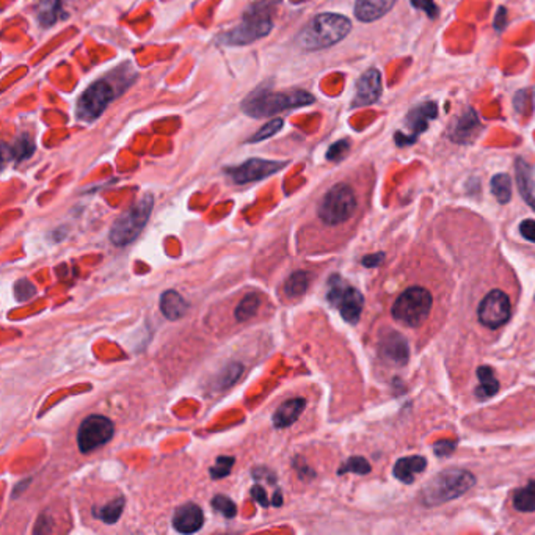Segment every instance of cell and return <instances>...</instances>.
Returning a JSON list of instances; mask_svg holds the SVG:
<instances>
[{"mask_svg":"<svg viewBox=\"0 0 535 535\" xmlns=\"http://www.w3.org/2000/svg\"><path fill=\"white\" fill-rule=\"evenodd\" d=\"M314 101V96L305 90L270 91L266 88H259L255 93L245 97L242 102V110L247 115L253 116V118H264V116L276 115L285 112V110L310 106Z\"/></svg>","mask_w":535,"mask_h":535,"instance_id":"6da1fadb","label":"cell"},{"mask_svg":"<svg viewBox=\"0 0 535 535\" xmlns=\"http://www.w3.org/2000/svg\"><path fill=\"white\" fill-rule=\"evenodd\" d=\"M352 30L349 17L336 13L316 16L298 35V45L305 51H321L337 45Z\"/></svg>","mask_w":535,"mask_h":535,"instance_id":"7a4b0ae2","label":"cell"},{"mask_svg":"<svg viewBox=\"0 0 535 535\" xmlns=\"http://www.w3.org/2000/svg\"><path fill=\"white\" fill-rule=\"evenodd\" d=\"M272 29L273 21L270 5L267 2H259L248 8L236 29L220 35L218 41L226 46H245L267 36L272 32Z\"/></svg>","mask_w":535,"mask_h":535,"instance_id":"3957f363","label":"cell"},{"mask_svg":"<svg viewBox=\"0 0 535 535\" xmlns=\"http://www.w3.org/2000/svg\"><path fill=\"white\" fill-rule=\"evenodd\" d=\"M476 484V477L465 470H446L436 474L422 490L426 506H440L463 496Z\"/></svg>","mask_w":535,"mask_h":535,"instance_id":"277c9868","label":"cell"},{"mask_svg":"<svg viewBox=\"0 0 535 535\" xmlns=\"http://www.w3.org/2000/svg\"><path fill=\"white\" fill-rule=\"evenodd\" d=\"M127 76L121 77H104L91 83L85 90V93L79 97L76 112L77 116L83 121H93L104 113V110L112 102L121 91H125L129 83L121 82L126 81Z\"/></svg>","mask_w":535,"mask_h":535,"instance_id":"5b68a950","label":"cell"},{"mask_svg":"<svg viewBox=\"0 0 535 535\" xmlns=\"http://www.w3.org/2000/svg\"><path fill=\"white\" fill-rule=\"evenodd\" d=\"M433 297L426 287L413 286L405 289L392 303L391 314L399 324L408 328H417L427 321L432 311Z\"/></svg>","mask_w":535,"mask_h":535,"instance_id":"8992f818","label":"cell"},{"mask_svg":"<svg viewBox=\"0 0 535 535\" xmlns=\"http://www.w3.org/2000/svg\"><path fill=\"white\" fill-rule=\"evenodd\" d=\"M152 205H154L152 195H145L137 205H134L129 211L121 214L113 223L112 230H110V241L116 247H125V245L134 242L150 220Z\"/></svg>","mask_w":535,"mask_h":535,"instance_id":"52a82bcc","label":"cell"},{"mask_svg":"<svg viewBox=\"0 0 535 535\" xmlns=\"http://www.w3.org/2000/svg\"><path fill=\"white\" fill-rule=\"evenodd\" d=\"M358 206L356 195L349 184H336L331 187L319 206V217L328 226L346 223Z\"/></svg>","mask_w":535,"mask_h":535,"instance_id":"ba28073f","label":"cell"},{"mask_svg":"<svg viewBox=\"0 0 535 535\" xmlns=\"http://www.w3.org/2000/svg\"><path fill=\"white\" fill-rule=\"evenodd\" d=\"M327 298L331 305L340 310L344 321H347L349 324H356L360 321L365 298H362L358 289L349 286L340 276H333L330 280Z\"/></svg>","mask_w":535,"mask_h":535,"instance_id":"9c48e42d","label":"cell"},{"mask_svg":"<svg viewBox=\"0 0 535 535\" xmlns=\"http://www.w3.org/2000/svg\"><path fill=\"white\" fill-rule=\"evenodd\" d=\"M115 433L113 422L106 416L91 415L85 417L77 432V445L81 452L87 454L112 440Z\"/></svg>","mask_w":535,"mask_h":535,"instance_id":"30bf717a","label":"cell"},{"mask_svg":"<svg viewBox=\"0 0 535 535\" xmlns=\"http://www.w3.org/2000/svg\"><path fill=\"white\" fill-rule=\"evenodd\" d=\"M512 316V303L506 292L495 289L482 298L477 310V317L484 327L496 330L506 325Z\"/></svg>","mask_w":535,"mask_h":535,"instance_id":"8fae6325","label":"cell"},{"mask_svg":"<svg viewBox=\"0 0 535 535\" xmlns=\"http://www.w3.org/2000/svg\"><path fill=\"white\" fill-rule=\"evenodd\" d=\"M285 167L286 162L266 161V159H250V161L237 165V167L226 168V175L236 184H248L272 176L276 171H280Z\"/></svg>","mask_w":535,"mask_h":535,"instance_id":"7c38bea8","label":"cell"},{"mask_svg":"<svg viewBox=\"0 0 535 535\" xmlns=\"http://www.w3.org/2000/svg\"><path fill=\"white\" fill-rule=\"evenodd\" d=\"M436 113H438V107H436L435 102H426L415 107L407 115V118H405V125H407V127L410 129V132L408 134L397 132L394 135L396 143L401 146L415 143L417 135L426 131L429 127V122L436 118Z\"/></svg>","mask_w":535,"mask_h":535,"instance_id":"4fadbf2b","label":"cell"},{"mask_svg":"<svg viewBox=\"0 0 535 535\" xmlns=\"http://www.w3.org/2000/svg\"><path fill=\"white\" fill-rule=\"evenodd\" d=\"M383 85H381V74L375 67L367 70L360 81L356 82V93L353 97V107H362L375 104L381 96Z\"/></svg>","mask_w":535,"mask_h":535,"instance_id":"5bb4252c","label":"cell"},{"mask_svg":"<svg viewBox=\"0 0 535 535\" xmlns=\"http://www.w3.org/2000/svg\"><path fill=\"white\" fill-rule=\"evenodd\" d=\"M378 353L386 362L392 366H404L408 362L410 350L408 344L402 335L396 331H390L388 335L381 336L378 344Z\"/></svg>","mask_w":535,"mask_h":535,"instance_id":"9a60e30c","label":"cell"},{"mask_svg":"<svg viewBox=\"0 0 535 535\" xmlns=\"http://www.w3.org/2000/svg\"><path fill=\"white\" fill-rule=\"evenodd\" d=\"M205 522V513L196 504H184L173 516V527L181 534H193L200 531Z\"/></svg>","mask_w":535,"mask_h":535,"instance_id":"2e32d148","label":"cell"},{"mask_svg":"<svg viewBox=\"0 0 535 535\" xmlns=\"http://www.w3.org/2000/svg\"><path fill=\"white\" fill-rule=\"evenodd\" d=\"M397 0H356L355 16L361 22H374L390 13Z\"/></svg>","mask_w":535,"mask_h":535,"instance_id":"e0dca14e","label":"cell"},{"mask_svg":"<svg viewBox=\"0 0 535 535\" xmlns=\"http://www.w3.org/2000/svg\"><path fill=\"white\" fill-rule=\"evenodd\" d=\"M482 131L481 121L476 116V113L472 110H468L463 116H460L452 127L451 132V138L457 143H470V141L474 140L479 132Z\"/></svg>","mask_w":535,"mask_h":535,"instance_id":"ac0fdd59","label":"cell"},{"mask_svg":"<svg viewBox=\"0 0 535 535\" xmlns=\"http://www.w3.org/2000/svg\"><path fill=\"white\" fill-rule=\"evenodd\" d=\"M305 407L306 401L303 397H295L291 399V401L281 404L273 415V426L276 429H286L292 426V424L298 420L300 415L303 413Z\"/></svg>","mask_w":535,"mask_h":535,"instance_id":"d6986e66","label":"cell"},{"mask_svg":"<svg viewBox=\"0 0 535 535\" xmlns=\"http://www.w3.org/2000/svg\"><path fill=\"white\" fill-rule=\"evenodd\" d=\"M427 468V460L420 455L404 457L394 465V477L404 484H411L415 477Z\"/></svg>","mask_w":535,"mask_h":535,"instance_id":"ffe728a7","label":"cell"},{"mask_svg":"<svg viewBox=\"0 0 535 535\" xmlns=\"http://www.w3.org/2000/svg\"><path fill=\"white\" fill-rule=\"evenodd\" d=\"M189 310V303L184 300L182 295L176 291H167L161 297V311L162 314L170 321H177L186 316Z\"/></svg>","mask_w":535,"mask_h":535,"instance_id":"44dd1931","label":"cell"},{"mask_svg":"<svg viewBox=\"0 0 535 535\" xmlns=\"http://www.w3.org/2000/svg\"><path fill=\"white\" fill-rule=\"evenodd\" d=\"M515 168H516V179H518V186H520V192L522 195V198H525L527 205L535 211V182L532 176V168L529 167L522 159H518V161H516Z\"/></svg>","mask_w":535,"mask_h":535,"instance_id":"7402d4cb","label":"cell"},{"mask_svg":"<svg viewBox=\"0 0 535 535\" xmlns=\"http://www.w3.org/2000/svg\"><path fill=\"white\" fill-rule=\"evenodd\" d=\"M477 377H479V388L476 390V396L479 399H490L500 391V381L496 380L493 369L488 366L479 367L477 369Z\"/></svg>","mask_w":535,"mask_h":535,"instance_id":"603a6c76","label":"cell"},{"mask_svg":"<svg viewBox=\"0 0 535 535\" xmlns=\"http://www.w3.org/2000/svg\"><path fill=\"white\" fill-rule=\"evenodd\" d=\"M310 286V275L305 270H297L294 272L285 282V294L289 298L301 297Z\"/></svg>","mask_w":535,"mask_h":535,"instance_id":"cb8c5ba5","label":"cell"},{"mask_svg":"<svg viewBox=\"0 0 535 535\" xmlns=\"http://www.w3.org/2000/svg\"><path fill=\"white\" fill-rule=\"evenodd\" d=\"M513 506L516 510H520V512H535V481H531L526 487L515 491Z\"/></svg>","mask_w":535,"mask_h":535,"instance_id":"d4e9b609","label":"cell"},{"mask_svg":"<svg viewBox=\"0 0 535 535\" xmlns=\"http://www.w3.org/2000/svg\"><path fill=\"white\" fill-rule=\"evenodd\" d=\"M491 193L495 195V198L501 202V205H507L512 198V181L510 176L506 173L496 175L491 179Z\"/></svg>","mask_w":535,"mask_h":535,"instance_id":"484cf974","label":"cell"},{"mask_svg":"<svg viewBox=\"0 0 535 535\" xmlns=\"http://www.w3.org/2000/svg\"><path fill=\"white\" fill-rule=\"evenodd\" d=\"M259 305H261V298L257 297L256 294L245 295L236 308V319L239 322H247L248 319H251L256 314Z\"/></svg>","mask_w":535,"mask_h":535,"instance_id":"4316f807","label":"cell"},{"mask_svg":"<svg viewBox=\"0 0 535 535\" xmlns=\"http://www.w3.org/2000/svg\"><path fill=\"white\" fill-rule=\"evenodd\" d=\"M61 0H41L38 8V21L42 26H51L60 16Z\"/></svg>","mask_w":535,"mask_h":535,"instance_id":"83f0119b","label":"cell"},{"mask_svg":"<svg viewBox=\"0 0 535 535\" xmlns=\"http://www.w3.org/2000/svg\"><path fill=\"white\" fill-rule=\"evenodd\" d=\"M122 507H125V500L118 497V500L110 501L106 506L101 507L99 512H97V516H99L104 522H107V525H113L121 516Z\"/></svg>","mask_w":535,"mask_h":535,"instance_id":"f1b7e54d","label":"cell"},{"mask_svg":"<svg viewBox=\"0 0 535 535\" xmlns=\"http://www.w3.org/2000/svg\"><path fill=\"white\" fill-rule=\"evenodd\" d=\"M33 151H35L33 141L27 137H21L16 140V143L13 146H11V157H13L15 161L21 162L32 156Z\"/></svg>","mask_w":535,"mask_h":535,"instance_id":"f546056e","label":"cell"},{"mask_svg":"<svg viewBox=\"0 0 535 535\" xmlns=\"http://www.w3.org/2000/svg\"><path fill=\"white\" fill-rule=\"evenodd\" d=\"M346 472H355V474H367V472H371V465H369L366 458L352 457V458H349L340 470H337V474H346Z\"/></svg>","mask_w":535,"mask_h":535,"instance_id":"4dcf8cb0","label":"cell"},{"mask_svg":"<svg viewBox=\"0 0 535 535\" xmlns=\"http://www.w3.org/2000/svg\"><path fill=\"white\" fill-rule=\"evenodd\" d=\"M212 507L217 510L218 513L226 516V518H232V516H236V513H237L236 504L232 502L230 497L223 496V495H217L214 497Z\"/></svg>","mask_w":535,"mask_h":535,"instance_id":"1f68e13d","label":"cell"},{"mask_svg":"<svg viewBox=\"0 0 535 535\" xmlns=\"http://www.w3.org/2000/svg\"><path fill=\"white\" fill-rule=\"evenodd\" d=\"M282 127V120L281 118H275L272 121H269L266 126L261 127L259 131H257L253 137L250 138L251 143H256V141H262V140H267L272 137V135H275L276 132L280 131V129Z\"/></svg>","mask_w":535,"mask_h":535,"instance_id":"d6a6232c","label":"cell"},{"mask_svg":"<svg viewBox=\"0 0 535 535\" xmlns=\"http://www.w3.org/2000/svg\"><path fill=\"white\" fill-rule=\"evenodd\" d=\"M234 466V457H218L211 468L212 479H221L230 476L231 468Z\"/></svg>","mask_w":535,"mask_h":535,"instance_id":"836d02e7","label":"cell"},{"mask_svg":"<svg viewBox=\"0 0 535 535\" xmlns=\"http://www.w3.org/2000/svg\"><path fill=\"white\" fill-rule=\"evenodd\" d=\"M36 294V287L29 280H19L15 285V295L19 301L30 300Z\"/></svg>","mask_w":535,"mask_h":535,"instance_id":"e575fe53","label":"cell"},{"mask_svg":"<svg viewBox=\"0 0 535 535\" xmlns=\"http://www.w3.org/2000/svg\"><path fill=\"white\" fill-rule=\"evenodd\" d=\"M242 374V366L241 365H231L227 366V369L223 374V377L218 381L220 388H226V386H231L234 381L241 377Z\"/></svg>","mask_w":535,"mask_h":535,"instance_id":"d590c367","label":"cell"},{"mask_svg":"<svg viewBox=\"0 0 535 535\" xmlns=\"http://www.w3.org/2000/svg\"><path fill=\"white\" fill-rule=\"evenodd\" d=\"M347 151H349V141L340 140L337 143L330 146V150L327 152V159L328 161H333V162L341 161V159L347 154Z\"/></svg>","mask_w":535,"mask_h":535,"instance_id":"8d00e7d4","label":"cell"},{"mask_svg":"<svg viewBox=\"0 0 535 535\" xmlns=\"http://www.w3.org/2000/svg\"><path fill=\"white\" fill-rule=\"evenodd\" d=\"M411 5L417 10L426 11L429 17H436V15H438V10H436L433 0H411Z\"/></svg>","mask_w":535,"mask_h":535,"instance_id":"74e56055","label":"cell"},{"mask_svg":"<svg viewBox=\"0 0 535 535\" xmlns=\"http://www.w3.org/2000/svg\"><path fill=\"white\" fill-rule=\"evenodd\" d=\"M521 236L535 243V221L534 220H525L520 225Z\"/></svg>","mask_w":535,"mask_h":535,"instance_id":"f35d334b","label":"cell"},{"mask_svg":"<svg viewBox=\"0 0 535 535\" xmlns=\"http://www.w3.org/2000/svg\"><path fill=\"white\" fill-rule=\"evenodd\" d=\"M251 496L255 497V500L261 504L262 507H269V497H267V493L266 490H264L261 485H255L253 488H251Z\"/></svg>","mask_w":535,"mask_h":535,"instance_id":"ab89813d","label":"cell"},{"mask_svg":"<svg viewBox=\"0 0 535 535\" xmlns=\"http://www.w3.org/2000/svg\"><path fill=\"white\" fill-rule=\"evenodd\" d=\"M454 449H455V442L452 441H440L435 445V452L436 455H440V457H445V455L454 452Z\"/></svg>","mask_w":535,"mask_h":535,"instance_id":"60d3db41","label":"cell"},{"mask_svg":"<svg viewBox=\"0 0 535 535\" xmlns=\"http://www.w3.org/2000/svg\"><path fill=\"white\" fill-rule=\"evenodd\" d=\"M385 255L383 253H377V255H371V256H366L365 259H362V264H365L366 267H375L378 266V264L383 261Z\"/></svg>","mask_w":535,"mask_h":535,"instance_id":"b9f144b4","label":"cell"},{"mask_svg":"<svg viewBox=\"0 0 535 535\" xmlns=\"http://www.w3.org/2000/svg\"><path fill=\"white\" fill-rule=\"evenodd\" d=\"M272 504H273V506H276V507H280L281 504H282V500H281V491H280V490L276 491V493L273 495V501H272Z\"/></svg>","mask_w":535,"mask_h":535,"instance_id":"7bdbcfd3","label":"cell"}]
</instances>
